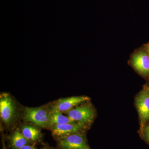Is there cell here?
<instances>
[{
	"label": "cell",
	"mask_w": 149,
	"mask_h": 149,
	"mask_svg": "<svg viewBox=\"0 0 149 149\" xmlns=\"http://www.w3.org/2000/svg\"><path fill=\"white\" fill-rule=\"evenodd\" d=\"M50 119L49 127L56 124H65L76 122L71 120L68 116H65L60 112L51 110Z\"/></svg>",
	"instance_id": "obj_10"
},
{
	"label": "cell",
	"mask_w": 149,
	"mask_h": 149,
	"mask_svg": "<svg viewBox=\"0 0 149 149\" xmlns=\"http://www.w3.org/2000/svg\"><path fill=\"white\" fill-rule=\"evenodd\" d=\"M66 113L71 120L86 125L91 123L95 117V111L89 104L72 109Z\"/></svg>",
	"instance_id": "obj_5"
},
{
	"label": "cell",
	"mask_w": 149,
	"mask_h": 149,
	"mask_svg": "<svg viewBox=\"0 0 149 149\" xmlns=\"http://www.w3.org/2000/svg\"><path fill=\"white\" fill-rule=\"evenodd\" d=\"M43 149H52L49 148H44Z\"/></svg>",
	"instance_id": "obj_17"
},
{
	"label": "cell",
	"mask_w": 149,
	"mask_h": 149,
	"mask_svg": "<svg viewBox=\"0 0 149 149\" xmlns=\"http://www.w3.org/2000/svg\"><path fill=\"white\" fill-rule=\"evenodd\" d=\"M129 64L142 77L149 79V54L142 46L130 54Z\"/></svg>",
	"instance_id": "obj_1"
},
{
	"label": "cell",
	"mask_w": 149,
	"mask_h": 149,
	"mask_svg": "<svg viewBox=\"0 0 149 149\" xmlns=\"http://www.w3.org/2000/svg\"><path fill=\"white\" fill-rule=\"evenodd\" d=\"M143 46L144 48L146 49V50L149 54V42L146 44H144Z\"/></svg>",
	"instance_id": "obj_14"
},
{
	"label": "cell",
	"mask_w": 149,
	"mask_h": 149,
	"mask_svg": "<svg viewBox=\"0 0 149 149\" xmlns=\"http://www.w3.org/2000/svg\"><path fill=\"white\" fill-rule=\"evenodd\" d=\"M142 135L145 137L146 140L149 143V125L145 127Z\"/></svg>",
	"instance_id": "obj_12"
},
{
	"label": "cell",
	"mask_w": 149,
	"mask_h": 149,
	"mask_svg": "<svg viewBox=\"0 0 149 149\" xmlns=\"http://www.w3.org/2000/svg\"><path fill=\"white\" fill-rule=\"evenodd\" d=\"M140 120V130L143 134L147 122L149 120V85L147 83L136 99Z\"/></svg>",
	"instance_id": "obj_3"
},
{
	"label": "cell",
	"mask_w": 149,
	"mask_h": 149,
	"mask_svg": "<svg viewBox=\"0 0 149 149\" xmlns=\"http://www.w3.org/2000/svg\"><path fill=\"white\" fill-rule=\"evenodd\" d=\"M90 98L86 96H75L60 99L52 106L51 110L60 112H67L77 105L89 100Z\"/></svg>",
	"instance_id": "obj_8"
},
{
	"label": "cell",
	"mask_w": 149,
	"mask_h": 149,
	"mask_svg": "<svg viewBox=\"0 0 149 149\" xmlns=\"http://www.w3.org/2000/svg\"><path fill=\"white\" fill-rule=\"evenodd\" d=\"M147 83H148V84L149 85V79H148V82H147Z\"/></svg>",
	"instance_id": "obj_16"
},
{
	"label": "cell",
	"mask_w": 149,
	"mask_h": 149,
	"mask_svg": "<svg viewBox=\"0 0 149 149\" xmlns=\"http://www.w3.org/2000/svg\"><path fill=\"white\" fill-rule=\"evenodd\" d=\"M15 102L8 93H3L0 97V114L3 122L7 125H11L17 116Z\"/></svg>",
	"instance_id": "obj_4"
},
{
	"label": "cell",
	"mask_w": 149,
	"mask_h": 149,
	"mask_svg": "<svg viewBox=\"0 0 149 149\" xmlns=\"http://www.w3.org/2000/svg\"><path fill=\"white\" fill-rule=\"evenodd\" d=\"M2 146L3 148L2 149H7L6 148L5 143L4 141H2Z\"/></svg>",
	"instance_id": "obj_15"
},
{
	"label": "cell",
	"mask_w": 149,
	"mask_h": 149,
	"mask_svg": "<svg viewBox=\"0 0 149 149\" xmlns=\"http://www.w3.org/2000/svg\"><path fill=\"white\" fill-rule=\"evenodd\" d=\"M21 133L29 141H37L41 136L40 130L37 127L32 125H24L22 128Z\"/></svg>",
	"instance_id": "obj_9"
},
{
	"label": "cell",
	"mask_w": 149,
	"mask_h": 149,
	"mask_svg": "<svg viewBox=\"0 0 149 149\" xmlns=\"http://www.w3.org/2000/svg\"><path fill=\"white\" fill-rule=\"evenodd\" d=\"M59 146L63 149H91L85 137L79 133L61 138Z\"/></svg>",
	"instance_id": "obj_6"
},
{
	"label": "cell",
	"mask_w": 149,
	"mask_h": 149,
	"mask_svg": "<svg viewBox=\"0 0 149 149\" xmlns=\"http://www.w3.org/2000/svg\"><path fill=\"white\" fill-rule=\"evenodd\" d=\"M23 118L26 121L32 123L39 127H49L50 112L45 108H24Z\"/></svg>",
	"instance_id": "obj_2"
},
{
	"label": "cell",
	"mask_w": 149,
	"mask_h": 149,
	"mask_svg": "<svg viewBox=\"0 0 149 149\" xmlns=\"http://www.w3.org/2000/svg\"><path fill=\"white\" fill-rule=\"evenodd\" d=\"M19 149H36L33 146L27 145Z\"/></svg>",
	"instance_id": "obj_13"
},
{
	"label": "cell",
	"mask_w": 149,
	"mask_h": 149,
	"mask_svg": "<svg viewBox=\"0 0 149 149\" xmlns=\"http://www.w3.org/2000/svg\"><path fill=\"white\" fill-rule=\"evenodd\" d=\"M11 143L13 149H19L29 143V141L27 140L21 132L16 130L11 137Z\"/></svg>",
	"instance_id": "obj_11"
},
{
	"label": "cell",
	"mask_w": 149,
	"mask_h": 149,
	"mask_svg": "<svg viewBox=\"0 0 149 149\" xmlns=\"http://www.w3.org/2000/svg\"><path fill=\"white\" fill-rule=\"evenodd\" d=\"M87 125L79 122L56 124L51 126L53 135L61 138L71 135L73 133H80L87 128Z\"/></svg>",
	"instance_id": "obj_7"
}]
</instances>
